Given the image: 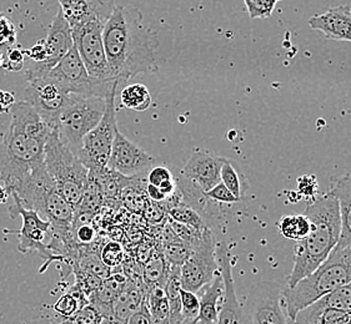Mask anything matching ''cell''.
Instances as JSON below:
<instances>
[{"label": "cell", "instance_id": "1", "mask_svg": "<svg viewBox=\"0 0 351 324\" xmlns=\"http://www.w3.org/2000/svg\"><path fill=\"white\" fill-rule=\"evenodd\" d=\"M143 13L133 5H115L104 24L103 39L112 77L128 83L143 72L158 70L159 40L143 24Z\"/></svg>", "mask_w": 351, "mask_h": 324}, {"label": "cell", "instance_id": "13", "mask_svg": "<svg viewBox=\"0 0 351 324\" xmlns=\"http://www.w3.org/2000/svg\"><path fill=\"white\" fill-rule=\"evenodd\" d=\"M12 198H14V204L9 206L10 217L15 219L16 216H21L23 219L21 230L15 232L19 239L18 251L21 254L36 251L43 260H45V268L48 267L50 263L54 261L53 254L48 249V245L44 243V241L47 240V236H51L49 222L43 219L34 210L25 208L16 193H12Z\"/></svg>", "mask_w": 351, "mask_h": 324}, {"label": "cell", "instance_id": "56", "mask_svg": "<svg viewBox=\"0 0 351 324\" xmlns=\"http://www.w3.org/2000/svg\"><path fill=\"white\" fill-rule=\"evenodd\" d=\"M344 324H351V316L350 318H349V321H348V322H346V323Z\"/></svg>", "mask_w": 351, "mask_h": 324}, {"label": "cell", "instance_id": "33", "mask_svg": "<svg viewBox=\"0 0 351 324\" xmlns=\"http://www.w3.org/2000/svg\"><path fill=\"white\" fill-rule=\"evenodd\" d=\"M168 217L179 224L189 226L199 232H203L204 230L208 227L203 216L197 210H194L193 207H190L184 202H180L174 206L173 208H170L168 212Z\"/></svg>", "mask_w": 351, "mask_h": 324}, {"label": "cell", "instance_id": "35", "mask_svg": "<svg viewBox=\"0 0 351 324\" xmlns=\"http://www.w3.org/2000/svg\"><path fill=\"white\" fill-rule=\"evenodd\" d=\"M324 308L341 310L351 316V282L335 289L317 301Z\"/></svg>", "mask_w": 351, "mask_h": 324}, {"label": "cell", "instance_id": "55", "mask_svg": "<svg viewBox=\"0 0 351 324\" xmlns=\"http://www.w3.org/2000/svg\"><path fill=\"white\" fill-rule=\"evenodd\" d=\"M4 63V57H1V53H0V66Z\"/></svg>", "mask_w": 351, "mask_h": 324}, {"label": "cell", "instance_id": "31", "mask_svg": "<svg viewBox=\"0 0 351 324\" xmlns=\"http://www.w3.org/2000/svg\"><path fill=\"white\" fill-rule=\"evenodd\" d=\"M279 232L288 240L302 241L309 234L310 222L308 217L302 215H289L280 219Z\"/></svg>", "mask_w": 351, "mask_h": 324}, {"label": "cell", "instance_id": "28", "mask_svg": "<svg viewBox=\"0 0 351 324\" xmlns=\"http://www.w3.org/2000/svg\"><path fill=\"white\" fill-rule=\"evenodd\" d=\"M145 304L155 324H170L168 298L162 287H149L145 293Z\"/></svg>", "mask_w": 351, "mask_h": 324}, {"label": "cell", "instance_id": "51", "mask_svg": "<svg viewBox=\"0 0 351 324\" xmlns=\"http://www.w3.org/2000/svg\"><path fill=\"white\" fill-rule=\"evenodd\" d=\"M15 103L16 101H15L14 95L12 92H0V115L12 110Z\"/></svg>", "mask_w": 351, "mask_h": 324}, {"label": "cell", "instance_id": "24", "mask_svg": "<svg viewBox=\"0 0 351 324\" xmlns=\"http://www.w3.org/2000/svg\"><path fill=\"white\" fill-rule=\"evenodd\" d=\"M145 293L147 288L143 280H128L125 288L123 289L112 306V317L128 324L129 318L141 308L145 299Z\"/></svg>", "mask_w": 351, "mask_h": 324}, {"label": "cell", "instance_id": "18", "mask_svg": "<svg viewBox=\"0 0 351 324\" xmlns=\"http://www.w3.org/2000/svg\"><path fill=\"white\" fill-rule=\"evenodd\" d=\"M59 9L71 28L88 21H106L115 8L114 0H58Z\"/></svg>", "mask_w": 351, "mask_h": 324}, {"label": "cell", "instance_id": "30", "mask_svg": "<svg viewBox=\"0 0 351 324\" xmlns=\"http://www.w3.org/2000/svg\"><path fill=\"white\" fill-rule=\"evenodd\" d=\"M121 105L134 111H145L152 105L148 87L143 84L127 85L120 94Z\"/></svg>", "mask_w": 351, "mask_h": 324}, {"label": "cell", "instance_id": "44", "mask_svg": "<svg viewBox=\"0 0 351 324\" xmlns=\"http://www.w3.org/2000/svg\"><path fill=\"white\" fill-rule=\"evenodd\" d=\"M25 63V51H23L21 48H13L9 50L8 53V60H4L3 68L8 71H21L24 68Z\"/></svg>", "mask_w": 351, "mask_h": 324}, {"label": "cell", "instance_id": "37", "mask_svg": "<svg viewBox=\"0 0 351 324\" xmlns=\"http://www.w3.org/2000/svg\"><path fill=\"white\" fill-rule=\"evenodd\" d=\"M180 302H182V317L183 323H193L197 319L200 308V302L197 293L182 288L180 291Z\"/></svg>", "mask_w": 351, "mask_h": 324}, {"label": "cell", "instance_id": "10", "mask_svg": "<svg viewBox=\"0 0 351 324\" xmlns=\"http://www.w3.org/2000/svg\"><path fill=\"white\" fill-rule=\"evenodd\" d=\"M103 29L104 23L88 21L71 28V36L89 77L100 83H114L118 80L112 77L106 59Z\"/></svg>", "mask_w": 351, "mask_h": 324}, {"label": "cell", "instance_id": "25", "mask_svg": "<svg viewBox=\"0 0 351 324\" xmlns=\"http://www.w3.org/2000/svg\"><path fill=\"white\" fill-rule=\"evenodd\" d=\"M104 201L106 198H104V191H103L100 177L97 174L89 171L88 181L85 185L84 195L80 204L75 208V212L95 216L100 210V207L104 204Z\"/></svg>", "mask_w": 351, "mask_h": 324}, {"label": "cell", "instance_id": "3", "mask_svg": "<svg viewBox=\"0 0 351 324\" xmlns=\"http://www.w3.org/2000/svg\"><path fill=\"white\" fill-rule=\"evenodd\" d=\"M304 215L309 219L310 232L294 247V266L287 280V288H293L313 273L329 257L340 239L339 202L330 192L308 204Z\"/></svg>", "mask_w": 351, "mask_h": 324}, {"label": "cell", "instance_id": "47", "mask_svg": "<svg viewBox=\"0 0 351 324\" xmlns=\"http://www.w3.org/2000/svg\"><path fill=\"white\" fill-rule=\"evenodd\" d=\"M128 324H155L153 318L149 313L148 307L145 304V299L141 306V308L134 313L132 317L129 318Z\"/></svg>", "mask_w": 351, "mask_h": 324}, {"label": "cell", "instance_id": "45", "mask_svg": "<svg viewBox=\"0 0 351 324\" xmlns=\"http://www.w3.org/2000/svg\"><path fill=\"white\" fill-rule=\"evenodd\" d=\"M170 180H174L171 171L164 166H156L149 171L147 183L159 187L162 183L170 181Z\"/></svg>", "mask_w": 351, "mask_h": 324}, {"label": "cell", "instance_id": "57", "mask_svg": "<svg viewBox=\"0 0 351 324\" xmlns=\"http://www.w3.org/2000/svg\"><path fill=\"white\" fill-rule=\"evenodd\" d=\"M178 324H182V323H178Z\"/></svg>", "mask_w": 351, "mask_h": 324}, {"label": "cell", "instance_id": "9", "mask_svg": "<svg viewBox=\"0 0 351 324\" xmlns=\"http://www.w3.org/2000/svg\"><path fill=\"white\" fill-rule=\"evenodd\" d=\"M48 78L68 95L77 94L100 98H106V95L112 92L114 85L119 83H100L90 78L75 46H73L66 55H64L63 59L53 69H50Z\"/></svg>", "mask_w": 351, "mask_h": 324}, {"label": "cell", "instance_id": "16", "mask_svg": "<svg viewBox=\"0 0 351 324\" xmlns=\"http://www.w3.org/2000/svg\"><path fill=\"white\" fill-rule=\"evenodd\" d=\"M217 261L219 272L224 281L225 292L221 310L215 324H252L245 306L240 303L234 280H232V257L225 242L217 243Z\"/></svg>", "mask_w": 351, "mask_h": 324}, {"label": "cell", "instance_id": "22", "mask_svg": "<svg viewBox=\"0 0 351 324\" xmlns=\"http://www.w3.org/2000/svg\"><path fill=\"white\" fill-rule=\"evenodd\" d=\"M127 275L123 272L112 273L103 282L92 296L88 298L89 303L94 306L104 318L112 317V306L127 286Z\"/></svg>", "mask_w": 351, "mask_h": 324}, {"label": "cell", "instance_id": "50", "mask_svg": "<svg viewBox=\"0 0 351 324\" xmlns=\"http://www.w3.org/2000/svg\"><path fill=\"white\" fill-rule=\"evenodd\" d=\"M153 249H154L153 245L141 243L135 252V261L138 262L141 266H144L147 262L150 261L154 257Z\"/></svg>", "mask_w": 351, "mask_h": 324}, {"label": "cell", "instance_id": "34", "mask_svg": "<svg viewBox=\"0 0 351 324\" xmlns=\"http://www.w3.org/2000/svg\"><path fill=\"white\" fill-rule=\"evenodd\" d=\"M193 246L180 240L178 236L176 239L162 243V254L170 266L182 267L184 262L189 258Z\"/></svg>", "mask_w": 351, "mask_h": 324}, {"label": "cell", "instance_id": "49", "mask_svg": "<svg viewBox=\"0 0 351 324\" xmlns=\"http://www.w3.org/2000/svg\"><path fill=\"white\" fill-rule=\"evenodd\" d=\"M299 183V193L302 196H313L315 195L317 191V185H316L315 177L304 176L298 180Z\"/></svg>", "mask_w": 351, "mask_h": 324}, {"label": "cell", "instance_id": "21", "mask_svg": "<svg viewBox=\"0 0 351 324\" xmlns=\"http://www.w3.org/2000/svg\"><path fill=\"white\" fill-rule=\"evenodd\" d=\"M225 286L223 277L219 272L209 284L200 289L197 295L200 302L197 319L190 324H215L219 312L221 310L224 298Z\"/></svg>", "mask_w": 351, "mask_h": 324}, {"label": "cell", "instance_id": "17", "mask_svg": "<svg viewBox=\"0 0 351 324\" xmlns=\"http://www.w3.org/2000/svg\"><path fill=\"white\" fill-rule=\"evenodd\" d=\"M225 157L217 155L209 150H197L185 162L182 176L194 183L204 193L217 186L220 180V171Z\"/></svg>", "mask_w": 351, "mask_h": 324}, {"label": "cell", "instance_id": "40", "mask_svg": "<svg viewBox=\"0 0 351 324\" xmlns=\"http://www.w3.org/2000/svg\"><path fill=\"white\" fill-rule=\"evenodd\" d=\"M75 324H101L104 317L94 306L86 304L71 318Z\"/></svg>", "mask_w": 351, "mask_h": 324}, {"label": "cell", "instance_id": "23", "mask_svg": "<svg viewBox=\"0 0 351 324\" xmlns=\"http://www.w3.org/2000/svg\"><path fill=\"white\" fill-rule=\"evenodd\" d=\"M337 198L340 212V239L339 246L351 248V175L339 177L329 191Z\"/></svg>", "mask_w": 351, "mask_h": 324}, {"label": "cell", "instance_id": "19", "mask_svg": "<svg viewBox=\"0 0 351 324\" xmlns=\"http://www.w3.org/2000/svg\"><path fill=\"white\" fill-rule=\"evenodd\" d=\"M44 44L48 51V60L45 63H36L44 70L49 71L59 63L64 55L74 46L71 27L66 19L64 18L62 10H58V14L50 24L48 36L44 39Z\"/></svg>", "mask_w": 351, "mask_h": 324}, {"label": "cell", "instance_id": "7", "mask_svg": "<svg viewBox=\"0 0 351 324\" xmlns=\"http://www.w3.org/2000/svg\"><path fill=\"white\" fill-rule=\"evenodd\" d=\"M106 111V98L69 94L68 103L58 118L56 130L77 155L85 136L98 125Z\"/></svg>", "mask_w": 351, "mask_h": 324}, {"label": "cell", "instance_id": "48", "mask_svg": "<svg viewBox=\"0 0 351 324\" xmlns=\"http://www.w3.org/2000/svg\"><path fill=\"white\" fill-rule=\"evenodd\" d=\"M29 59L33 63H45L48 60V51L44 44V40L36 42V45L28 51Z\"/></svg>", "mask_w": 351, "mask_h": 324}, {"label": "cell", "instance_id": "26", "mask_svg": "<svg viewBox=\"0 0 351 324\" xmlns=\"http://www.w3.org/2000/svg\"><path fill=\"white\" fill-rule=\"evenodd\" d=\"M220 180L239 201L244 198L246 190L249 189V183L239 165L229 159H225L221 166Z\"/></svg>", "mask_w": 351, "mask_h": 324}, {"label": "cell", "instance_id": "41", "mask_svg": "<svg viewBox=\"0 0 351 324\" xmlns=\"http://www.w3.org/2000/svg\"><path fill=\"white\" fill-rule=\"evenodd\" d=\"M204 195H205V198H209L210 201L219 202V204H232L239 202V200L232 195V192L223 183H219L217 186H214L211 190L205 192Z\"/></svg>", "mask_w": 351, "mask_h": 324}, {"label": "cell", "instance_id": "43", "mask_svg": "<svg viewBox=\"0 0 351 324\" xmlns=\"http://www.w3.org/2000/svg\"><path fill=\"white\" fill-rule=\"evenodd\" d=\"M144 215V219H147V222L152 225H159L162 221H164L165 216H168V212L164 208L160 202H153L150 201L147 208L141 213Z\"/></svg>", "mask_w": 351, "mask_h": 324}, {"label": "cell", "instance_id": "15", "mask_svg": "<svg viewBox=\"0 0 351 324\" xmlns=\"http://www.w3.org/2000/svg\"><path fill=\"white\" fill-rule=\"evenodd\" d=\"M155 163L153 156L130 141L120 131L112 142V154L106 167L125 177H143Z\"/></svg>", "mask_w": 351, "mask_h": 324}, {"label": "cell", "instance_id": "42", "mask_svg": "<svg viewBox=\"0 0 351 324\" xmlns=\"http://www.w3.org/2000/svg\"><path fill=\"white\" fill-rule=\"evenodd\" d=\"M168 222L176 236H178L180 240L184 241V242L191 245V246L197 242V239H199L200 234H202V232L195 231L194 228H191L189 226L179 224V222H176V221H173V219H169V217Z\"/></svg>", "mask_w": 351, "mask_h": 324}, {"label": "cell", "instance_id": "53", "mask_svg": "<svg viewBox=\"0 0 351 324\" xmlns=\"http://www.w3.org/2000/svg\"><path fill=\"white\" fill-rule=\"evenodd\" d=\"M9 193H8L5 187L3 185H0V204H4L7 202Z\"/></svg>", "mask_w": 351, "mask_h": 324}, {"label": "cell", "instance_id": "6", "mask_svg": "<svg viewBox=\"0 0 351 324\" xmlns=\"http://www.w3.org/2000/svg\"><path fill=\"white\" fill-rule=\"evenodd\" d=\"M44 165L64 200L75 210L84 195L89 171L71 151L56 129L45 144Z\"/></svg>", "mask_w": 351, "mask_h": 324}, {"label": "cell", "instance_id": "46", "mask_svg": "<svg viewBox=\"0 0 351 324\" xmlns=\"http://www.w3.org/2000/svg\"><path fill=\"white\" fill-rule=\"evenodd\" d=\"M16 29L14 24L8 19L5 15L0 14V45L8 42H14Z\"/></svg>", "mask_w": 351, "mask_h": 324}, {"label": "cell", "instance_id": "5", "mask_svg": "<svg viewBox=\"0 0 351 324\" xmlns=\"http://www.w3.org/2000/svg\"><path fill=\"white\" fill-rule=\"evenodd\" d=\"M13 193L19 196L25 208L34 210L49 222L53 236L62 240L71 239L75 210L60 195L45 166L34 172L21 190Z\"/></svg>", "mask_w": 351, "mask_h": 324}, {"label": "cell", "instance_id": "4", "mask_svg": "<svg viewBox=\"0 0 351 324\" xmlns=\"http://www.w3.org/2000/svg\"><path fill=\"white\" fill-rule=\"evenodd\" d=\"M350 282L351 248L337 245L313 273L302 278L293 288H282L289 318L294 321L300 310Z\"/></svg>", "mask_w": 351, "mask_h": 324}, {"label": "cell", "instance_id": "36", "mask_svg": "<svg viewBox=\"0 0 351 324\" xmlns=\"http://www.w3.org/2000/svg\"><path fill=\"white\" fill-rule=\"evenodd\" d=\"M100 258L106 267L112 269V268L121 267L124 261L127 260L121 243L115 241H109L103 245L100 249Z\"/></svg>", "mask_w": 351, "mask_h": 324}, {"label": "cell", "instance_id": "2", "mask_svg": "<svg viewBox=\"0 0 351 324\" xmlns=\"http://www.w3.org/2000/svg\"><path fill=\"white\" fill-rule=\"evenodd\" d=\"M53 127L24 100L12 107V120L0 142V180L8 193L21 190L44 165V150Z\"/></svg>", "mask_w": 351, "mask_h": 324}, {"label": "cell", "instance_id": "38", "mask_svg": "<svg viewBox=\"0 0 351 324\" xmlns=\"http://www.w3.org/2000/svg\"><path fill=\"white\" fill-rule=\"evenodd\" d=\"M73 271L75 275V286L84 293L86 298L92 296L103 282V280H100L97 275H92L77 266H73Z\"/></svg>", "mask_w": 351, "mask_h": 324}, {"label": "cell", "instance_id": "27", "mask_svg": "<svg viewBox=\"0 0 351 324\" xmlns=\"http://www.w3.org/2000/svg\"><path fill=\"white\" fill-rule=\"evenodd\" d=\"M170 265L164 258L162 252L155 254L154 257L143 266V282L145 288L149 287H162L164 288L165 282L168 280Z\"/></svg>", "mask_w": 351, "mask_h": 324}, {"label": "cell", "instance_id": "20", "mask_svg": "<svg viewBox=\"0 0 351 324\" xmlns=\"http://www.w3.org/2000/svg\"><path fill=\"white\" fill-rule=\"evenodd\" d=\"M310 28L322 31L326 39L351 42V8L348 5L329 9L309 21Z\"/></svg>", "mask_w": 351, "mask_h": 324}, {"label": "cell", "instance_id": "8", "mask_svg": "<svg viewBox=\"0 0 351 324\" xmlns=\"http://www.w3.org/2000/svg\"><path fill=\"white\" fill-rule=\"evenodd\" d=\"M119 84L114 85L112 92L106 95V111L101 120L85 136L82 148L77 152V159L88 171L97 175L103 174L106 169L112 154V142L119 131L115 116V96Z\"/></svg>", "mask_w": 351, "mask_h": 324}, {"label": "cell", "instance_id": "39", "mask_svg": "<svg viewBox=\"0 0 351 324\" xmlns=\"http://www.w3.org/2000/svg\"><path fill=\"white\" fill-rule=\"evenodd\" d=\"M246 8L250 18L256 19V18H267L273 14L275 4V0H244Z\"/></svg>", "mask_w": 351, "mask_h": 324}, {"label": "cell", "instance_id": "54", "mask_svg": "<svg viewBox=\"0 0 351 324\" xmlns=\"http://www.w3.org/2000/svg\"><path fill=\"white\" fill-rule=\"evenodd\" d=\"M60 324H75V323H74V322H73V321H71V318H69V319H65V321H64L63 323H60Z\"/></svg>", "mask_w": 351, "mask_h": 324}, {"label": "cell", "instance_id": "32", "mask_svg": "<svg viewBox=\"0 0 351 324\" xmlns=\"http://www.w3.org/2000/svg\"><path fill=\"white\" fill-rule=\"evenodd\" d=\"M89 303L84 293L74 284L54 304V310L65 319L73 317L77 310Z\"/></svg>", "mask_w": 351, "mask_h": 324}, {"label": "cell", "instance_id": "11", "mask_svg": "<svg viewBox=\"0 0 351 324\" xmlns=\"http://www.w3.org/2000/svg\"><path fill=\"white\" fill-rule=\"evenodd\" d=\"M218 273L217 241L210 228L206 227L193 245V252L189 258L180 267L182 288L197 293L206 284H209Z\"/></svg>", "mask_w": 351, "mask_h": 324}, {"label": "cell", "instance_id": "12", "mask_svg": "<svg viewBox=\"0 0 351 324\" xmlns=\"http://www.w3.org/2000/svg\"><path fill=\"white\" fill-rule=\"evenodd\" d=\"M49 71H42L30 66L25 72L27 87L24 90V101L33 106L50 127L56 129L60 113L68 103L69 95L48 78Z\"/></svg>", "mask_w": 351, "mask_h": 324}, {"label": "cell", "instance_id": "14", "mask_svg": "<svg viewBox=\"0 0 351 324\" xmlns=\"http://www.w3.org/2000/svg\"><path fill=\"white\" fill-rule=\"evenodd\" d=\"M279 282L263 281L249 292L245 308L252 324H291Z\"/></svg>", "mask_w": 351, "mask_h": 324}, {"label": "cell", "instance_id": "52", "mask_svg": "<svg viewBox=\"0 0 351 324\" xmlns=\"http://www.w3.org/2000/svg\"><path fill=\"white\" fill-rule=\"evenodd\" d=\"M147 195H148L149 200L153 202H162L165 201L167 198L162 193L159 187H156L154 185H147Z\"/></svg>", "mask_w": 351, "mask_h": 324}, {"label": "cell", "instance_id": "29", "mask_svg": "<svg viewBox=\"0 0 351 324\" xmlns=\"http://www.w3.org/2000/svg\"><path fill=\"white\" fill-rule=\"evenodd\" d=\"M71 266L82 268L86 272L97 275L100 280H106L109 275H112V269L106 267L103 263L100 258V254L92 252L88 246L79 247L77 258L71 263Z\"/></svg>", "mask_w": 351, "mask_h": 324}]
</instances>
